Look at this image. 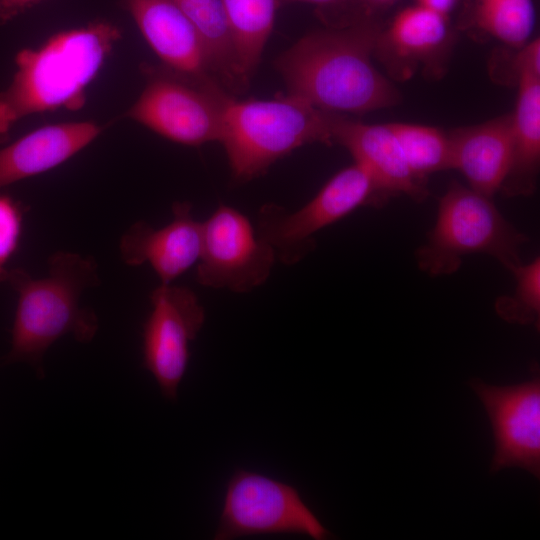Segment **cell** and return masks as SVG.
<instances>
[{"label":"cell","instance_id":"obj_1","mask_svg":"<svg viewBox=\"0 0 540 540\" xmlns=\"http://www.w3.org/2000/svg\"><path fill=\"white\" fill-rule=\"evenodd\" d=\"M381 30L369 22L306 34L274 66L287 93L329 113H364L394 106L399 93L373 65Z\"/></svg>","mask_w":540,"mask_h":540},{"label":"cell","instance_id":"obj_2","mask_svg":"<svg viewBox=\"0 0 540 540\" xmlns=\"http://www.w3.org/2000/svg\"><path fill=\"white\" fill-rule=\"evenodd\" d=\"M98 278L92 257L70 251L52 254L44 277L21 268L8 270L5 280L17 294V306L5 363H28L44 377V355L59 338L70 334L78 342H90L99 323L92 310L80 305V298Z\"/></svg>","mask_w":540,"mask_h":540},{"label":"cell","instance_id":"obj_3","mask_svg":"<svg viewBox=\"0 0 540 540\" xmlns=\"http://www.w3.org/2000/svg\"><path fill=\"white\" fill-rule=\"evenodd\" d=\"M119 38L117 27L96 22L59 32L37 48L20 51L13 79L0 93V138L24 117L80 108L87 86Z\"/></svg>","mask_w":540,"mask_h":540},{"label":"cell","instance_id":"obj_4","mask_svg":"<svg viewBox=\"0 0 540 540\" xmlns=\"http://www.w3.org/2000/svg\"><path fill=\"white\" fill-rule=\"evenodd\" d=\"M334 116L288 93L246 100L230 95L224 106L219 143L232 177L248 182L304 145L332 144Z\"/></svg>","mask_w":540,"mask_h":540},{"label":"cell","instance_id":"obj_5","mask_svg":"<svg viewBox=\"0 0 540 540\" xmlns=\"http://www.w3.org/2000/svg\"><path fill=\"white\" fill-rule=\"evenodd\" d=\"M527 240L491 198L452 182L439 200L435 225L415 259L430 276L456 272L464 256L473 253L490 255L511 270L521 263L520 248Z\"/></svg>","mask_w":540,"mask_h":540},{"label":"cell","instance_id":"obj_6","mask_svg":"<svg viewBox=\"0 0 540 540\" xmlns=\"http://www.w3.org/2000/svg\"><path fill=\"white\" fill-rule=\"evenodd\" d=\"M230 95L215 79H195L164 67L152 70L127 116L180 144L220 142L224 106Z\"/></svg>","mask_w":540,"mask_h":540},{"label":"cell","instance_id":"obj_7","mask_svg":"<svg viewBox=\"0 0 540 540\" xmlns=\"http://www.w3.org/2000/svg\"><path fill=\"white\" fill-rule=\"evenodd\" d=\"M373 181L353 163L340 170L305 205L294 211L268 203L257 212L258 234L273 249L277 262L295 265L316 248L315 234L360 206H372Z\"/></svg>","mask_w":540,"mask_h":540},{"label":"cell","instance_id":"obj_8","mask_svg":"<svg viewBox=\"0 0 540 540\" xmlns=\"http://www.w3.org/2000/svg\"><path fill=\"white\" fill-rule=\"evenodd\" d=\"M297 534L315 540L330 532L302 500L296 487L237 468L226 484L215 540L242 536Z\"/></svg>","mask_w":540,"mask_h":540},{"label":"cell","instance_id":"obj_9","mask_svg":"<svg viewBox=\"0 0 540 540\" xmlns=\"http://www.w3.org/2000/svg\"><path fill=\"white\" fill-rule=\"evenodd\" d=\"M276 262L255 224L235 207L220 204L201 221L196 281L203 287L250 293L266 283Z\"/></svg>","mask_w":540,"mask_h":540},{"label":"cell","instance_id":"obj_10","mask_svg":"<svg viewBox=\"0 0 540 540\" xmlns=\"http://www.w3.org/2000/svg\"><path fill=\"white\" fill-rule=\"evenodd\" d=\"M150 303L142 334L143 365L163 397L175 401L189 363L190 343L206 319L205 309L192 289L173 283L159 284Z\"/></svg>","mask_w":540,"mask_h":540},{"label":"cell","instance_id":"obj_11","mask_svg":"<svg viewBox=\"0 0 540 540\" xmlns=\"http://www.w3.org/2000/svg\"><path fill=\"white\" fill-rule=\"evenodd\" d=\"M490 420L494 455L490 472L518 467L540 477V378L516 385L495 386L473 379Z\"/></svg>","mask_w":540,"mask_h":540},{"label":"cell","instance_id":"obj_12","mask_svg":"<svg viewBox=\"0 0 540 540\" xmlns=\"http://www.w3.org/2000/svg\"><path fill=\"white\" fill-rule=\"evenodd\" d=\"M332 143L349 151L354 162L370 175L375 195L373 206H383L393 196L407 195L424 201L429 191L412 173L400 144L387 124H366L335 114Z\"/></svg>","mask_w":540,"mask_h":540},{"label":"cell","instance_id":"obj_13","mask_svg":"<svg viewBox=\"0 0 540 540\" xmlns=\"http://www.w3.org/2000/svg\"><path fill=\"white\" fill-rule=\"evenodd\" d=\"M188 201L175 202L172 219L154 228L144 221L135 222L119 244L123 262L130 266L149 264L160 284L173 283L198 262L201 250V221Z\"/></svg>","mask_w":540,"mask_h":540},{"label":"cell","instance_id":"obj_14","mask_svg":"<svg viewBox=\"0 0 540 540\" xmlns=\"http://www.w3.org/2000/svg\"><path fill=\"white\" fill-rule=\"evenodd\" d=\"M127 6L165 68L195 79H215L200 35L171 0H127Z\"/></svg>","mask_w":540,"mask_h":540},{"label":"cell","instance_id":"obj_15","mask_svg":"<svg viewBox=\"0 0 540 540\" xmlns=\"http://www.w3.org/2000/svg\"><path fill=\"white\" fill-rule=\"evenodd\" d=\"M101 130L92 121L52 124L0 148V188L64 163L93 142Z\"/></svg>","mask_w":540,"mask_h":540},{"label":"cell","instance_id":"obj_16","mask_svg":"<svg viewBox=\"0 0 540 540\" xmlns=\"http://www.w3.org/2000/svg\"><path fill=\"white\" fill-rule=\"evenodd\" d=\"M451 168L458 169L470 188L492 198L509 171L512 157L511 116L457 129L449 134Z\"/></svg>","mask_w":540,"mask_h":540},{"label":"cell","instance_id":"obj_17","mask_svg":"<svg viewBox=\"0 0 540 540\" xmlns=\"http://www.w3.org/2000/svg\"><path fill=\"white\" fill-rule=\"evenodd\" d=\"M511 122V164L500 190L506 197L529 196L536 188L540 161L539 75L519 73V92Z\"/></svg>","mask_w":540,"mask_h":540},{"label":"cell","instance_id":"obj_18","mask_svg":"<svg viewBox=\"0 0 540 540\" xmlns=\"http://www.w3.org/2000/svg\"><path fill=\"white\" fill-rule=\"evenodd\" d=\"M200 35L214 78L232 95L248 85L242 79L231 30L221 0H171Z\"/></svg>","mask_w":540,"mask_h":540},{"label":"cell","instance_id":"obj_19","mask_svg":"<svg viewBox=\"0 0 540 540\" xmlns=\"http://www.w3.org/2000/svg\"><path fill=\"white\" fill-rule=\"evenodd\" d=\"M447 16L417 4L396 15L379 34L375 51L396 62L416 61L436 51L447 37Z\"/></svg>","mask_w":540,"mask_h":540},{"label":"cell","instance_id":"obj_20","mask_svg":"<svg viewBox=\"0 0 540 540\" xmlns=\"http://www.w3.org/2000/svg\"><path fill=\"white\" fill-rule=\"evenodd\" d=\"M231 30L238 67L249 85L271 35L278 0H221Z\"/></svg>","mask_w":540,"mask_h":540},{"label":"cell","instance_id":"obj_21","mask_svg":"<svg viewBox=\"0 0 540 540\" xmlns=\"http://www.w3.org/2000/svg\"><path fill=\"white\" fill-rule=\"evenodd\" d=\"M396 136L405 159L414 174L425 183L427 175L451 168L449 135L425 125L388 123Z\"/></svg>","mask_w":540,"mask_h":540},{"label":"cell","instance_id":"obj_22","mask_svg":"<svg viewBox=\"0 0 540 540\" xmlns=\"http://www.w3.org/2000/svg\"><path fill=\"white\" fill-rule=\"evenodd\" d=\"M476 19L492 36L520 47L533 30L535 11L532 0H480Z\"/></svg>","mask_w":540,"mask_h":540},{"label":"cell","instance_id":"obj_23","mask_svg":"<svg viewBox=\"0 0 540 540\" xmlns=\"http://www.w3.org/2000/svg\"><path fill=\"white\" fill-rule=\"evenodd\" d=\"M516 278L513 295H502L495 301L496 313L505 321L539 328L540 259L522 262L510 270Z\"/></svg>","mask_w":540,"mask_h":540},{"label":"cell","instance_id":"obj_24","mask_svg":"<svg viewBox=\"0 0 540 540\" xmlns=\"http://www.w3.org/2000/svg\"><path fill=\"white\" fill-rule=\"evenodd\" d=\"M22 220L19 204L8 196L0 195V281L5 280L6 265L18 246Z\"/></svg>","mask_w":540,"mask_h":540},{"label":"cell","instance_id":"obj_25","mask_svg":"<svg viewBox=\"0 0 540 540\" xmlns=\"http://www.w3.org/2000/svg\"><path fill=\"white\" fill-rule=\"evenodd\" d=\"M518 73L528 72L540 75V43L539 39L526 44L516 59Z\"/></svg>","mask_w":540,"mask_h":540},{"label":"cell","instance_id":"obj_26","mask_svg":"<svg viewBox=\"0 0 540 540\" xmlns=\"http://www.w3.org/2000/svg\"><path fill=\"white\" fill-rule=\"evenodd\" d=\"M38 0H0V20L6 21Z\"/></svg>","mask_w":540,"mask_h":540},{"label":"cell","instance_id":"obj_27","mask_svg":"<svg viewBox=\"0 0 540 540\" xmlns=\"http://www.w3.org/2000/svg\"><path fill=\"white\" fill-rule=\"evenodd\" d=\"M417 1L419 5L429 8L431 10H434L446 16L456 2V0H417Z\"/></svg>","mask_w":540,"mask_h":540},{"label":"cell","instance_id":"obj_28","mask_svg":"<svg viewBox=\"0 0 540 540\" xmlns=\"http://www.w3.org/2000/svg\"><path fill=\"white\" fill-rule=\"evenodd\" d=\"M287 1H296V2H304V3H309V4L327 6V5L343 3L349 0H287Z\"/></svg>","mask_w":540,"mask_h":540},{"label":"cell","instance_id":"obj_29","mask_svg":"<svg viewBox=\"0 0 540 540\" xmlns=\"http://www.w3.org/2000/svg\"><path fill=\"white\" fill-rule=\"evenodd\" d=\"M363 1L372 6H385V5L391 4L395 0H363Z\"/></svg>","mask_w":540,"mask_h":540}]
</instances>
